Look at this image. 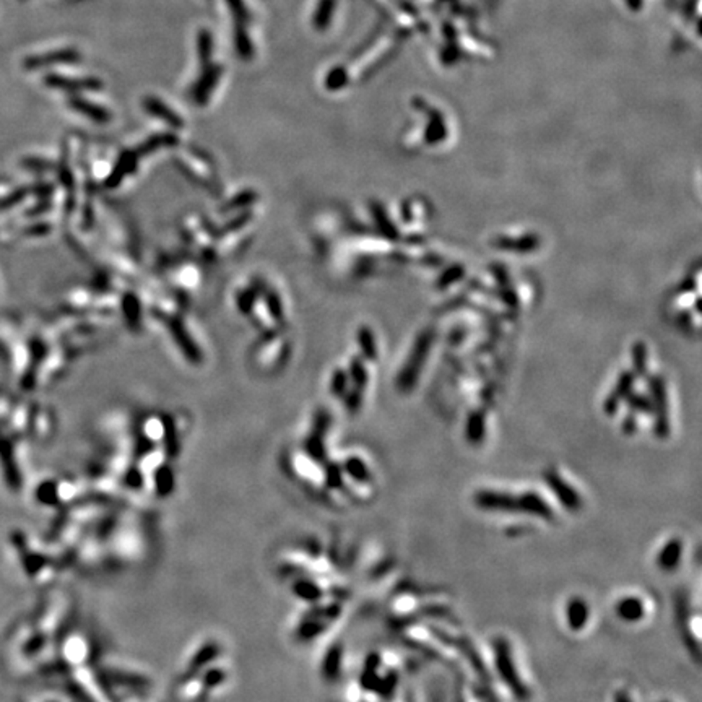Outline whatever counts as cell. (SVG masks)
<instances>
[{
	"label": "cell",
	"instance_id": "obj_27",
	"mask_svg": "<svg viewBox=\"0 0 702 702\" xmlns=\"http://www.w3.org/2000/svg\"><path fill=\"white\" fill-rule=\"evenodd\" d=\"M226 671L223 670V668H216V666H213V668H208L207 671H203V675L200 676V680H202V683L203 686H205V689H213V688H218V686H221L223 683L226 681Z\"/></svg>",
	"mask_w": 702,
	"mask_h": 702
},
{
	"label": "cell",
	"instance_id": "obj_39",
	"mask_svg": "<svg viewBox=\"0 0 702 702\" xmlns=\"http://www.w3.org/2000/svg\"><path fill=\"white\" fill-rule=\"evenodd\" d=\"M353 373L356 376H358V378H355L356 383H358V384L366 383V373L363 371V368H361V366H359V363H355L353 364Z\"/></svg>",
	"mask_w": 702,
	"mask_h": 702
},
{
	"label": "cell",
	"instance_id": "obj_29",
	"mask_svg": "<svg viewBox=\"0 0 702 702\" xmlns=\"http://www.w3.org/2000/svg\"><path fill=\"white\" fill-rule=\"evenodd\" d=\"M325 483L330 490H342L343 488V470L342 467L330 464L325 468Z\"/></svg>",
	"mask_w": 702,
	"mask_h": 702
},
{
	"label": "cell",
	"instance_id": "obj_38",
	"mask_svg": "<svg viewBox=\"0 0 702 702\" xmlns=\"http://www.w3.org/2000/svg\"><path fill=\"white\" fill-rule=\"evenodd\" d=\"M343 387H345V376L342 373H337V374H335L333 383H332L333 394H342Z\"/></svg>",
	"mask_w": 702,
	"mask_h": 702
},
{
	"label": "cell",
	"instance_id": "obj_10",
	"mask_svg": "<svg viewBox=\"0 0 702 702\" xmlns=\"http://www.w3.org/2000/svg\"><path fill=\"white\" fill-rule=\"evenodd\" d=\"M379 666L380 657L378 654H369L364 660L363 671L359 676V686L363 691H373L379 681Z\"/></svg>",
	"mask_w": 702,
	"mask_h": 702
},
{
	"label": "cell",
	"instance_id": "obj_28",
	"mask_svg": "<svg viewBox=\"0 0 702 702\" xmlns=\"http://www.w3.org/2000/svg\"><path fill=\"white\" fill-rule=\"evenodd\" d=\"M124 314L132 327H137L140 322V306L134 294H127L124 298Z\"/></svg>",
	"mask_w": 702,
	"mask_h": 702
},
{
	"label": "cell",
	"instance_id": "obj_20",
	"mask_svg": "<svg viewBox=\"0 0 702 702\" xmlns=\"http://www.w3.org/2000/svg\"><path fill=\"white\" fill-rule=\"evenodd\" d=\"M397 686H399V673H397L395 670H392L387 675L383 676V678H379L378 684H376V688L373 691L380 699L390 701L394 698Z\"/></svg>",
	"mask_w": 702,
	"mask_h": 702
},
{
	"label": "cell",
	"instance_id": "obj_1",
	"mask_svg": "<svg viewBox=\"0 0 702 702\" xmlns=\"http://www.w3.org/2000/svg\"><path fill=\"white\" fill-rule=\"evenodd\" d=\"M493 649H495V665L496 671L500 675V678L502 683H504L509 691H511L514 698H517L518 701H528L530 699V689L528 686L523 683V680L518 675L516 660H514L511 644L506 638H496L493 640Z\"/></svg>",
	"mask_w": 702,
	"mask_h": 702
},
{
	"label": "cell",
	"instance_id": "obj_6",
	"mask_svg": "<svg viewBox=\"0 0 702 702\" xmlns=\"http://www.w3.org/2000/svg\"><path fill=\"white\" fill-rule=\"evenodd\" d=\"M590 608L589 603L581 597H572L566 605V621L569 629L574 633L582 631L589 623Z\"/></svg>",
	"mask_w": 702,
	"mask_h": 702
},
{
	"label": "cell",
	"instance_id": "obj_35",
	"mask_svg": "<svg viewBox=\"0 0 702 702\" xmlns=\"http://www.w3.org/2000/svg\"><path fill=\"white\" fill-rule=\"evenodd\" d=\"M267 303H268V308H270V314L273 315V317L277 319V320L282 319V304H280L277 294H275V293L273 294H268Z\"/></svg>",
	"mask_w": 702,
	"mask_h": 702
},
{
	"label": "cell",
	"instance_id": "obj_31",
	"mask_svg": "<svg viewBox=\"0 0 702 702\" xmlns=\"http://www.w3.org/2000/svg\"><path fill=\"white\" fill-rule=\"evenodd\" d=\"M226 2L230 5L234 18H236V27H242V22H247L249 20V10L246 4L242 0H226Z\"/></svg>",
	"mask_w": 702,
	"mask_h": 702
},
{
	"label": "cell",
	"instance_id": "obj_30",
	"mask_svg": "<svg viewBox=\"0 0 702 702\" xmlns=\"http://www.w3.org/2000/svg\"><path fill=\"white\" fill-rule=\"evenodd\" d=\"M144 434H145L146 439H151V441H156V439H161V437H165V421L149 420L145 423Z\"/></svg>",
	"mask_w": 702,
	"mask_h": 702
},
{
	"label": "cell",
	"instance_id": "obj_40",
	"mask_svg": "<svg viewBox=\"0 0 702 702\" xmlns=\"http://www.w3.org/2000/svg\"><path fill=\"white\" fill-rule=\"evenodd\" d=\"M614 702H633L631 696L628 694V691H618L617 696H614Z\"/></svg>",
	"mask_w": 702,
	"mask_h": 702
},
{
	"label": "cell",
	"instance_id": "obj_34",
	"mask_svg": "<svg viewBox=\"0 0 702 702\" xmlns=\"http://www.w3.org/2000/svg\"><path fill=\"white\" fill-rule=\"evenodd\" d=\"M359 343H361V347H363V350L366 351V355H368L369 358H374L373 337H371V333L368 332V330H361V333H359Z\"/></svg>",
	"mask_w": 702,
	"mask_h": 702
},
{
	"label": "cell",
	"instance_id": "obj_37",
	"mask_svg": "<svg viewBox=\"0 0 702 702\" xmlns=\"http://www.w3.org/2000/svg\"><path fill=\"white\" fill-rule=\"evenodd\" d=\"M252 200H254V194L249 192V194H242L241 197L238 198V200H233V202L228 203V208H234V207H239V205H249V203H251Z\"/></svg>",
	"mask_w": 702,
	"mask_h": 702
},
{
	"label": "cell",
	"instance_id": "obj_8",
	"mask_svg": "<svg viewBox=\"0 0 702 702\" xmlns=\"http://www.w3.org/2000/svg\"><path fill=\"white\" fill-rule=\"evenodd\" d=\"M617 617L624 623H638L645 617L644 602L639 597H624L614 607Z\"/></svg>",
	"mask_w": 702,
	"mask_h": 702
},
{
	"label": "cell",
	"instance_id": "obj_2",
	"mask_svg": "<svg viewBox=\"0 0 702 702\" xmlns=\"http://www.w3.org/2000/svg\"><path fill=\"white\" fill-rule=\"evenodd\" d=\"M473 502L481 511L490 512H509L518 514V496H512L511 493L496 491V490H478L473 496Z\"/></svg>",
	"mask_w": 702,
	"mask_h": 702
},
{
	"label": "cell",
	"instance_id": "obj_14",
	"mask_svg": "<svg viewBox=\"0 0 702 702\" xmlns=\"http://www.w3.org/2000/svg\"><path fill=\"white\" fill-rule=\"evenodd\" d=\"M145 108H146V111H149L150 114L160 117V119L167 122V124L172 125V127L184 125V122L181 121V117L177 116L174 113V111L167 108V106H165V103H163V101H160V99L146 98L145 99Z\"/></svg>",
	"mask_w": 702,
	"mask_h": 702
},
{
	"label": "cell",
	"instance_id": "obj_15",
	"mask_svg": "<svg viewBox=\"0 0 702 702\" xmlns=\"http://www.w3.org/2000/svg\"><path fill=\"white\" fill-rule=\"evenodd\" d=\"M170 329H171L172 335H174L177 345H179V347L182 348V351H184L187 358H189L191 361H200V351H198L197 345H194V342H192L189 335H187L184 327H182L179 322H171Z\"/></svg>",
	"mask_w": 702,
	"mask_h": 702
},
{
	"label": "cell",
	"instance_id": "obj_11",
	"mask_svg": "<svg viewBox=\"0 0 702 702\" xmlns=\"http://www.w3.org/2000/svg\"><path fill=\"white\" fill-rule=\"evenodd\" d=\"M80 59V54L74 49H65V50H57V53L48 54V55H39V57H29L27 60L28 67H44V65L49 64H57V62H77Z\"/></svg>",
	"mask_w": 702,
	"mask_h": 702
},
{
	"label": "cell",
	"instance_id": "obj_16",
	"mask_svg": "<svg viewBox=\"0 0 702 702\" xmlns=\"http://www.w3.org/2000/svg\"><path fill=\"white\" fill-rule=\"evenodd\" d=\"M342 470L347 473L348 476L353 478L356 483H359V485H369L371 480H373L368 465H366L359 457H350V459L345 460Z\"/></svg>",
	"mask_w": 702,
	"mask_h": 702
},
{
	"label": "cell",
	"instance_id": "obj_36",
	"mask_svg": "<svg viewBox=\"0 0 702 702\" xmlns=\"http://www.w3.org/2000/svg\"><path fill=\"white\" fill-rule=\"evenodd\" d=\"M252 301H254V296H252L251 291L242 293L241 298H239V308H241V311L247 312L249 309L252 308Z\"/></svg>",
	"mask_w": 702,
	"mask_h": 702
},
{
	"label": "cell",
	"instance_id": "obj_17",
	"mask_svg": "<svg viewBox=\"0 0 702 702\" xmlns=\"http://www.w3.org/2000/svg\"><path fill=\"white\" fill-rule=\"evenodd\" d=\"M48 83L54 86H60V88H69V90H98L103 86L99 80L96 78H78V80H69L62 77H48Z\"/></svg>",
	"mask_w": 702,
	"mask_h": 702
},
{
	"label": "cell",
	"instance_id": "obj_26",
	"mask_svg": "<svg viewBox=\"0 0 702 702\" xmlns=\"http://www.w3.org/2000/svg\"><path fill=\"white\" fill-rule=\"evenodd\" d=\"M325 628H327V621H324V619H317V618H311V619H308L306 623L301 624L298 634L301 639H314V638H317L319 634H322Z\"/></svg>",
	"mask_w": 702,
	"mask_h": 702
},
{
	"label": "cell",
	"instance_id": "obj_12",
	"mask_svg": "<svg viewBox=\"0 0 702 702\" xmlns=\"http://www.w3.org/2000/svg\"><path fill=\"white\" fill-rule=\"evenodd\" d=\"M342 660H343V649L342 645H332L329 649V652L325 654L324 662H322V675L324 678L327 680H335L338 678L340 670H342Z\"/></svg>",
	"mask_w": 702,
	"mask_h": 702
},
{
	"label": "cell",
	"instance_id": "obj_22",
	"mask_svg": "<svg viewBox=\"0 0 702 702\" xmlns=\"http://www.w3.org/2000/svg\"><path fill=\"white\" fill-rule=\"evenodd\" d=\"M137 165V155L135 153H125V155H122L121 158V161H119V165L116 166V170L113 174L109 176V179H108V186L109 187H114L119 184V181L124 177L125 174H129V172L134 171V167Z\"/></svg>",
	"mask_w": 702,
	"mask_h": 702
},
{
	"label": "cell",
	"instance_id": "obj_7",
	"mask_svg": "<svg viewBox=\"0 0 702 702\" xmlns=\"http://www.w3.org/2000/svg\"><path fill=\"white\" fill-rule=\"evenodd\" d=\"M450 645H455V647L460 650V654L468 660V663L472 665V668L476 671V675L480 676L481 680H485V681L490 680V673H488V668L485 666V663H483L481 655L478 654V650L475 649V645L472 644L470 639L452 638Z\"/></svg>",
	"mask_w": 702,
	"mask_h": 702
},
{
	"label": "cell",
	"instance_id": "obj_13",
	"mask_svg": "<svg viewBox=\"0 0 702 702\" xmlns=\"http://www.w3.org/2000/svg\"><path fill=\"white\" fill-rule=\"evenodd\" d=\"M65 660L72 665L83 663L88 657V642L81 639V635H72L65 644Z\"/></svg>",
	"mask_w": 702,
	"mask_h": 702
},
{
	"label": "cell",
	"instance_id": "obj_9",
	"mask_svg": "<svg viewBox=\"0 0 702 702\" xmlns=\"http://www.w3.org/2000/svg\"><path fill=\"white\" fill-rule=\"evenodd\" d=\"M220 74H221V69L218 67H208V65H205V74L202 75V78L198 83L194 86V101H197L198 104H203L205 101L210 98V93H212V90L215 88V85L218 83V78H220Z\"/></svg>",
	"mask_w": 702,
	"mask_h": 702
},
{
	"label": "cell",
	"instance_id": "obj_25",
	"mask_svg": "<svg viewBox=\"0 0 702 702\" xmlns=\"http://www.w3.org/2000/svg\"><path fill=\"white\" fill-rule=\"evenodd\" d=\"M203 691H205V686H203L200 676H192L191 680H187L186 683L181 686L179 693L181 698L184 701H195L200 698Z\"/></svg>",
	"mask_w": 702,
	"mask_h": 702
},
{
	"label": "cell",
	"instance_id": "obj_32",
	"mask_svg": "<svg viewBox=\"0 0 702 702\" xmlns=\"http://www.w3.org/2000/svg\"><path fill=\"white\" fill-rule=\"evenodd\" d=\"M124 483L132 490H139V488L144 486V472L139 470V468H130L127 470Z\"/></svg>",
	"mask_w": 702,
	"mask_h": 702
},
{
	"label": "cell",
	"instance_id": "obj_23",
	"mask_svg": "<svg viewBox=\"0 0 702 702\" xmlns=\"http://www.w3.org/2000/svg\"><path fill=\"white\" fill-rule=\"evenodd\" d=\"M483 437H485V416L473 413L467 421V439L472 444H480Z\"/></svg>",
	"mask_w": 702,
	"mask_h": 702
},
{
	"label": "cell",
	"instance_id": "obj_19",
	"mask_svg": "<svg viewBox=\"0 0 702 702\" xmlns=\"http://www.w3.org/2000/svg\"><path fill=\"white\" fill-rule=\"evenodd\" d=\"M153 478H155V491L160 496H167L174 488V476H172V472L170 467L160 465L153 470Z\"/></svg>",
	"mask_w": 702,
	"mask_h": 702
},
{
	"label": "cell",
	"instance_id": "obj_3",
	"mask_svg": "<svg viewBox=\"0 0 702 702\" xmlns=\"http://www.w3.org/2000/svg\"><path fill=\"white\" fill-rule=\"evenodd\" d=\"M543 478H545V483L548 485L549 490L553 491V495L556 496V500L561 502L563 507L569 512H579L584 506V501L581 495L576 488L569 485V483L564 480V478L559 475L556 470H546L543 473Z\"/></svg>",
	"mask_w": 702,
	"mask_h": 702
},
{
	"label": "cell",
	"instance_id": "obj_24",
	"mask_svg": "<svg viewBox=\"0 0 702 702\" xmlns=\"http://www.w3.org/2000/svg\"><path fill=\"white\" fill-rule=\"evenodd\" d=\"M293 590L299 598L306 600V602H317V600H320V597H322V590H320L319 585H315L314 582L309 581L296 582Z\"/></svg>",
	"mask_w": 702,
	"mask_h": 702
},
{
	"label": "cell",
	"instance_id": "obj_5",
	"mask_svg": "<svg viewBox=\"0 0 702 702\" xmlns=\"http://www.w3.org/2000/svg\"><path fill=\"white\" fill-rule=\"evenodd\" d=\"M683 549L684 548L681 538H671V540L666 542L657 554V566L660 571L673 572L675 569H678L681 558H683Z\"/></svg>",
	"mask_w": 702,
	"mask_h": 702
},
{
	"label": "cell",
	"instance_id": "obj_4",
	"mask_svg": "<svg viewBox=\"0 0 702 702\" xmlns=\"http://www.w3.org/2000/svg\"><path fill=\"white\" fill-rule=\"evenodd\" d=\"M518 507L522 514L543 518V521H553L554 512L551 506L543 500V497L535 491H525L518 496Z\"/></svg>",
	"mask_w": 702,
	"mask_h": 702
},
{
	"label": "cell",
	"instance_id": "obj_18",
	"mask_svg": "<svg viewBox=\"0 0 702 702\" xmlns=\"http://www.w3.org/2000/svg\"><path fill=\"white\" fill-rule=\"evenodd\" d=\"M218 652H220V650H218L216 644L210 642V644L203 645V647L194 655V659L191 660V665H189L191 673H195V671H200V670L205 668L207 665H210L213 660L216 659Z\"/></svg>",
	"mask_w": 702,
	"mask_h": 702
},
{
	"label": "cell",
	"instance_id": "obj_21",
	"mask_svg": "<svg viewBox=\"0 0 702 702\" xmlns=\"http://www.w3.org/2000/svg\"><path fill=\"white\" fill-rule=\"evenodd\" d=\"M70 104H72L77 111H80V113L88 116L90 119L101 122V124H104V122H108L111 119V114L108 113V111H106L104 108H99V106H96L93 103L90 104L83 99H72L70 101Z\"/></svg>",
	"mask_w": 702,
	"mask_h": 702
},
{
	"label": "cell",
	"instance_id": "obj_33",
	"mask_svg": "<svg viewBox=\"0 0 702 702\" xmlns=\"http://www.w3.org/2000/svg\"><path fill=\"white\" fill-rule=\"evenodd\" d=\"M330 7H332V0H322V2H320L317 15H315V18H314L315 27L324 28V25L327 23V18L330 15Z\"/></svg>",
	"mask_w": 702,
	"mask_h": 702
}]
</instances>
